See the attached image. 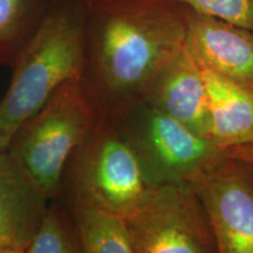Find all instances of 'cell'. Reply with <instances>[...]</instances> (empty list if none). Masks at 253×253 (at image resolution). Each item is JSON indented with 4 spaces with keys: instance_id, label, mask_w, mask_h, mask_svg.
Here are the masks:
<instances>
[{
    "instance_id": "obj_1",
    "label": "cell",
    "mask_w": 253,
    "mask_h": 253,
    "mask_svg": "<svg viewBox=\"0 0 253 253\" xmlns=\"http://www.w3.org/2000/svg\"><path fill=\"white\" fill-rule=\"evenodd\" d=\"M82 1V86L100 118H118L144 100L183 49L189 7L176 0Z\"/></svg>"
},
{
    "instance_id": "obj_2",
    "label": "cell",
    "mask_w": 253,
    "mask_h": 253,
    "mask_svg": "<svg viewBox=\"0 0 253 253\" xmlns=\"http://www.w3.org/2000/svg\"><path fill=\"white\" fill-rule=\"evenodd\" d=\"M84 59V1L59 0L9 67L11 82L0 100V150L56 88L81 79Z\"/></svg>"
},
{
    "instance_id": "obj_3",
    "label": "cell",
    "mask_w": 253,
    "mask_h": 253,
    "mask_svg": "<svg viewBox=\"0 0 253 253\" xmlns=\"http://www.w3.org/2000/svg\"><path fill=\"white\" fill-rule=\"evenodd\" d=\"M154 186L119 123L100 118L69 156L58 194L71 207L104 209L126 219Z\"/></svg>"
},
{
    "instance_id": "obj_4",
    "label": "cell",
    "mask_w": 253,
    "mask_h": 253,
    "mask_svg": "<svg viewBox=\"0 0 253 253\" xmlns=\"http://www.w3.org/2000/svg\"><path fill=\"white\" fill-rule=\"evenodd\" d=\"M99 119L81 79H71L18 126L5 150L34 184L52 198L59 192L73 150Z\"/></svg>"
},
{
    "instance_id": "obj_5",
    "label": "cell",
    "mask_w": 253,
    "mask_h": 253,
    "mask_svg": "<svg viewBox=\"0 0 253 253\" xmlns=\"http://www.w3.org/2000/svg\"><path fill=\"white\" fill-rule=\"evenodd\" d=\"M114 120L130 142L153 185L186 182L223 153L212 141L145 101Z\"/></svg>"
},
{
    "instance_id": "obj_6",
    "label": "cell",
    "mask_w": 253,
    "mask_h": 253,
    "mask_svg": "<svg viewBox=\"0 0 253 253\" xmlns=\"http://www.w3.org/2000/svg\"><path fill=\"white\" fill-rule=\"evenodd\" d=\"M126 223L134 253H218L210 221L188 182L155 185Z\"/></svg>"
},
{
    "instance_id": "obj_7",
    "label": "cell",
    "mask_w": 253,
    "mask_h": 253,
    "mask_svg": "<svg viewBox=\"0 0 253 253\" xmlns=\"http://www.w3.org/2000/svg\"><path fill=\"white\" fill-rule=\"evenodd\" d=\"M186 182L207 213L218 253H253V164L221 153Z\"/></svg>"
},
{
    "instance_id": "obj_8",
    "label": "cell",
    "mask_w": 253,
    "mask_h": 253,
    "mask_svg": "<svg viewBox=\"0 0 253 253\" xmlns=\"http://www.w3.org/2000/svg\"><path fill=\"white\" fill-rule=\"evenodd\" d=\"M184 47L199 67L253 94V31L189 8Z\"/></svg>"
},
{
    "instance_id": "obj_9",
    "label": "cell",
    "mask_w": 253,
    "mask_h": 253,
    "mask_svg": "<svg viewBox=\"0 0 253 253\" xmlns=\"http://www.w3.org/2000/svg\"><path fill=\"white\" fill-rule=\"evenodd\" d=\"M143 101L210 140L211 119L203 74L185 47L158 74Z\"/></svg>"
},
{
    "instance_id": "obj_10",
    "label": "cell",
    "mask_w": 253,
    "mask_h": 253,
    "mask_svg": "<svg viewBox=\"0 0 253 253\" xmlns=\"http://www.w3.org/2000/svg\"><path fill=\"white\" fill-rule=\"evenodd\" d=\"M49 198L0 150V253H26Z\"/></svg>"
},
{
    "instance_id": "obj_11",
    "label": "cell",
    "mask_w": 253,
    "mask_h": 253,
    "mask_svg": "<svg viewBox=\"0 0 253 253\" xmlns=\"http://www.w3.org/2000/svg\"><path fill=\"white\" fill-rule=\"evenodd\" d=\"M209 99L210 140L221 151L253 138V94L201 68Z\"/></svg>"
},
{
    "instance_id": "obj_12",
    "label": "cell",
    "mask_w": 253,
    "mask_h": 253,
    "mask_svg": "<svg viewBox=\"0 0 253 253\" xmlns=\"http://www.w3.org/2000/svg\"><path fill=\"white\" fill-rule=\"evenodd\" d=\"M58 1L0 0V65H13Z\"/></svg>"
},
{
    "instance_id": "obj_13",
    "label": "cell",
    "mask_w": 253,
    "mask_h": 253,
    "mask_svg": "<svg viewBox=\"0 0 253 253\" xmlns=\"http://www.w3.org/2000/svg\"><path fill=\"white\" fill-rule=\"evenodd\" d=\"M71 209L84 253H134L130 231L125 217L100 208Z\"/></svg>"
},
{
    "instance_id": "obj_14",
    "label": "cell",
    "mask_w": 253,
    "mask_h": 253,
    "mask_svg": "<svg viewBox=\"0 0 253 253\" xmlns=\"http://www.w3.org/2000/svg\"><path fill=\"white\" fill-rule=\"evenodd\" d=\"M26 253H84L73 211L62 196L49 198Z\"/></svg>"
},
{
    "instance_id": "obj_15",
    "label": "cell",
    "mask_w": 253,
    "mask_h": 253,
    "mask_svg": "<svg viewBox=\"0 0 253 253\" xmlns=\"http://www.w3.org/2000/svg\"><path fill=\"white\" fill-rule=\"evenodd\" d=\"M198 13L253 31V0H176Z\"/></svg>"
},
{
    "instance_id": "obj_16",
    "label": "cell",
    "mask_w": 253,
    "mask_h": 253,
    "mask_svg": "<svg viewBox=\"0 0 253 253\" xmlns=\"http://www.w3.org/2000/svg\"><path fill=\"white\" fill-rule=\"evenodd\" d=\"M223 154L226 156L240 158V160H244L246 162L253 164V138L251 141L245 142V143L227 148L223 151Z\"/></svg>"
}]
</instances>
